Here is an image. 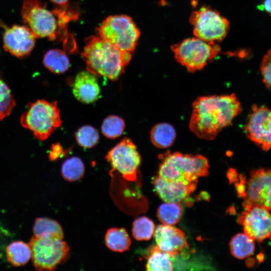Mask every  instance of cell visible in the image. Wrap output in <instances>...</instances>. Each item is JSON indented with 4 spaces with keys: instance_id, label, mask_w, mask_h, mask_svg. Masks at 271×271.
I'll list each match as a JSON object with an SVG mask.
<instances>
[{
    "instance_id": "10",
    "label": "cell",
    "mask_w": 271,
    "mask_h": 271,
    "mask_svg": "<svg viewBox=\"0 0 271 271\" xmlns=\"http://www.w3.org/2000/svg\"><path fill=\"white\" fill-rule=\"evenodd\" d=\"M32 259L38 270H53L68 257L69 247L63 239L34 235L30 240Z\"/></svg>"
},
{
    "instance_id": "24",
    "label": "cell",
    "mask_w": 271,
    "mask_h": 271,
    "mask_svg": "<svg viewBox=\"0 0 271 271\" xmlns=\"http://www.w3.org/2000/svg\"><path fill=\"white\" fill-rule=\"evenodd\" d=\"M173 258L167 253L161 250L156 246L151 251L146 263V269L148 271L172 270Z\"/></svg>"
},
{
    "instance_id": "8",
    "label": "cell",
    "mask_w": 271,
    "mask_h": 271,
    "mask_svg": "<svg viewBox=\"0 0 271 271\" xmlns=\"http://www.w3.org/2000/svg\"><path fill=\"white\" fill-rule=\"evenodd\" d=\"M189 20L194 36L210 43L222 41L230 28L229 21L218 11L208 6L193 11Z\"/></svg>"
},
{
    "instance_id": "13",
    "label": "cell",
    "mask_w": 271,
    "mask_h": 271,
    "mask_svg": "<svg viewBox=\"0 0 271 271\" xmlns=\"http://www.w3.org/2000/svg\"><path fill=\"white\" fill-rule=\"evenodd\" d=\"M237 219L244 233L253 240L262 241L271 235V213L259 206L244 208Z\"/></svg>"
},
{
    "instance_id": "12",
    "label": "cell",
    "mask_w": 271,
    "mask_h": 271,
    "mask_svg": "<svg viewBox=\"0 0 271 271\" xmlns=\"http://www.w3.org/2000/svg\"><path fill=\"white\" fill-rule=\"evenodd\" d=\"M244 129L246 137L262 150H271V108L253 105Z\"/></svg>"
},
{
    "instance_id": "4",
    "label": "cell",
    "mask_w": 271,
    "mask_h": 271,
    "mask_svg": "<svg viewBox=\"0 0 271 271\" xmlns=\"http://www.w3.org/2000/svg\"><path fill=\"white\" fill-rule=\"evenodd\" d=\"M207 159L200 155L168 153L163 159L158 175L169 180L198 181L209 174Z\"/></svg>"
},
{
    "instance_id": "7",
    "label": "cell",
    "mask_w": 271,
    "mask_h": 271,
    "mask_svg": "<svg viewBox=\"0 0 271 271\" xmlns=\"http://www.w3.org/2000/svg\"><path fill=\"white\" fill-rule=\"evenodd\" d=\"M96 31L100 38L130 53L134 50L141 34L131 18L124 15L108 17Z\"/></svg>"
},
{
    "instance_id": "5",
    "label": "cell",
    "mask_w": 271,
    "mask_h": 271,
    "mask_svg": "<svg viewBox=\"0 0 271 271\" xmlns=\"http://www.w3.org/2000/svg\"><path fill=\"white\" fill-rule=\"evenodd\" d=\"M178 63L191 72L203 69L221 52L220 47L195 37L184 39L171 46Z\"/></svg>"
},
{
    "instance_id": "22",
    "label": "cell",
    "mask_w": 271,
    "mask_h": 271,
    "mask_svg": "<svg viewBox=\"0 0 271 271\" xmlns=\"http://www.w3.org/2000/svg\"><path fill=\"white\" fill-rule=\"evenodd\" d=\"M43 63L47 69L57 74L66 72L70 64L69 59L64 51L58 49L48 51L44 56Z\"/></svg>"
},
{
    "instance_id": "29",
    "label": "cell",
    "mask_w": 271,
    "mask_h": 271,
    "mask_svg": "<svg viewBox=\"0 0 271 271\" xmlns=\"http://www.w3.org/2000/svg\"><path fill=\"white\" fill-rule=\"evenodd\" d=\"M15 105L11 89L0 77V121L10 115Z\"/></svg>"
},
{
    "instance_id": "34",
    "label": "cell",
    "mask_w": 271,
    "mask_h": 271,
    "mask_svg": "<svg viewBox=\"0 0 271 271\" xmlns=\"http://www.w3.org/2000/svg\"><path fill=\"white\" fill-rule=\"evenodd\" d=\"M51 2L59 6H64L69 0H50Z\"/></svg>"
},
{
    "instance_id": "14",
    "label": "cell",
    "mask_w": 271,
    "mask_h": 271,
    "mask_svg": "<svg viewBox=\"0 0 271 271\" xmlns=\"http://www.w3.org/2000/svg\"><path fill=\"white\" fill-rule=\"evenodd\" d=\"M36 38L26 26L14 25L4 33L5 50L18 58L28 57L35 47Z\"/></svg>"
},
{
    "instance_id": "11",
    "label": "cell",
    "mask_w": 271,
    "mask_h": 271,
    "mask_svg": "<svg viewBox=\"0 0 271 271\" xmlns=\"http://www.w3.org/2000/svg\"><path fill=\"white\" fill-rule=\"evenodd\" d=\"M105 159L111 165L112 171H117L127 181H137L141 158L136 146L130 139L121 140L109 150Z\"/></svg>"
},
{
    "instance_id": "21",
    "label": "cell",
    "mask_w": 271,
    "mask_h": 271,
    "mask_svg": "<svg viewBox=\"0 0 271 271\" xmlns=\"http://www.w3.org/2000/svg\"><path fill=\"white\" fill-rule=\"evenodd\" d=\"M105 243L110 250L122 252L129 249L131 240L124 228H111L105 233Z\"/></svg>"
},
{
    "instance_id": "15",
    "label": "cell",
    "mask_w": 271,
    "mask_h": 271,
    "mask_svg": "<svg viewBox=\"0 0 271 271\" xmlns=\"http://www.w3.org/2000/svg\"><path fill=\"white\" fill-rule=\"evenodd\" d=\"M198 181L169 180L158 175L153 184L158 195L165 202H181L196 189Z\"/></svg>"
},
{
    "instance_id": "17",
    "label": "cell",
    "mask_w": 271,
    "mask_h": 271,
    "mask_svg": "<svg viewBox=\"0 0 271 271\" xmlns=\"http://www.w3.org/2000/svg\"><path fill=\"white\" fill-rule=\"evenodd\" d=\"M97 76L87 70L77 74L72 85V93L79 101L89 104L98 99L101 90Z\"/></svg>"
},
{
    "instance_id": "2",
    "label": "cell",
    "mask_w": 271,
    "mask_h": 271,
    "mask_svg": "<svg viewBox=\"0 0 271 271\" xmlns=\"http://www.w3.org/2000/svg\"><path fill=\"white\" fill-rule=\"evenodd\" d=\"M82 56L87 71L98 76L115 80L124 72L131 58V53L120 50L100 37L85 39Z\"/></svg>"
},
{
    "instance_id": "28",
    "label": "cell",
    "mask_w": 271,
    "mask_h": 271,
    "mask_svg": "<svg viewBox=\"0 0 271 271\" xmlns=\"http://www.w3.org/2000/svg\"><path fill=\"white\" fill-rule=\"evenodd\" d=\"M125 128L124 120L120 117L111 115L106 117L101 124V132L108 139H114L120 137Z\"/></svg>"
},
{
    "instance_id": "31",
    "label": "cell",
    "mask_w": 271,
    "mask_h": 271,
    "mask_svg": "<svg viewBox=\"0 0 271 271\" xmlns=\"http://www.w3.org/2000/svg\"><path fill=\"white\" fill-rule=\"evenodd\" d=\"M260 70L263 83L267 88L271 89V49L268 50L263 56Z\"/></svg>"
},
{
    "instance_id": "20",
    "label": "cell",
    "mask_w": 271,
    "mask_h": 271,
    "mask_svg": "<svg viewBox=\"0 0 271 271\" xmlns=\"http://www.w3.org/2000/svg\"><path fill=\"white\" fill-rule=\"evenodd\" d=\"M9 262L14 266H20L28 263L32 257V250L29 244L23 241H15L6 248Z\"/></svg>"
},
{
    "instance_id": "27",
    "label": "cell",
    "mask_w": 271,
    "mask_h": 271,
    "mask_svg": "<svg viewBox=\"0 0 271 271\" xmlns=\"http://www.w3.org/2000/svg\"><path fill=\"white\" fill-rule=\"evenodd\" d=\"M155 227L153 221L149 218L142 216L132 223V234L137 240H148L154 234Z\"/></svg>"
},
{
    "instance_id": "30",
    "label": "cell",
    "mask_w": 271,
    "mask_h": 271,
    "mask_svg": "<svg viewBox=\"0 0 271 271\" xmlns=\"http://www.w3.org/2000/svg\"><path fill=\"white\" fill-rule=\"evenodd\" d=\"M75 139L78 145L85 148H90L98 143L99 137L98 131L90 125L80 127L75 133Z\"/></svg>"
},
{
    "instance_id": "18",
    "label": "cell",
    "mask_w": 271,
    "mask_h": 271,
    "mask_svg": "<svg viewBox=\"0 0 271 271\" xmlns=\"http://www.w3.org/2000/svg\"><path fill=\"white\" fill-rule=\"evenodd\" d=\"M34 235L40 237L63 239L64 233L62 227L56 220L46 218H37L33 227Z\"/></svg>"
},
{
    "instance_id": "32",
    "label": "cell",
    "mask_w": 271,
    "mask_h": 271,
    "mask_svg": "<svg viewBox=\"0 0 271 271\" xmlns=\"http://www.w3.org/2000/svg\"><path fill=\"white\" fill-rule=\"evenodd\" d=\"M63 153L62 146L59 143L53 144L49 153V158L51 161H55Z\"/></svg>"
},
{
    "instance_id": "25",
    "label": "cell",
    "mask_w": 271,
    "mask_h": 271,
    "mask_svg": "<svg viewBox=\"0 0 271 271\" xmlns=\"http://www.w3.org/2000/svg\"><path fill=\"white\" fill-rule=\"evenodd\" d=\"M183 212V208L180 202H166L160 205L157 215L163 224L173 225L179 221Z\"/></svg>"
},
{
    "instance_id": "16",
    "label": "cell",
    "mask_w": 271,
    "mask_h": 271,
    "mask_svg": "<svg viewBox=\"0 0 271 271\" xmlns=\"http://www.w3.org/2000/svg\"><path fill=\"white\" fill-rule=\"evenodd\" d=\"M154 234L158 248L173 258L180 255L188 248L185 233L172 225H159L155 229Z\"/></svg>"
},
{
    "instance_id": "6",
    "label": "cell",
    "mask_w": 271,
    "mask_h": 271,
    "mask_svg": "<svg viewBox=\"0 0 271 271\" xmlns=\"http://www.w3.org/2000/svg\"><path fill=\"white\" fill-rule=\"evenodd\" d=\"M235 184L237 193L244 199V208L256 206L271 210V170L259 168L250 173L247 180L242 175Z\"/></svg>"
},
{
    "instance_id": "26",
    "label": "cell",
    "mask_w": 271,
    "mask_h": 271,
    "mask_svg": "<svg viewBox=\"0 0 271 271\" xmlns=\"http://www.w3.org/2000/svg\"><path fill=\"white\" fill-rule=\"evenodd\" d=\"M84 172L83 162L77 157H72L66 160L61 167L63 177L69 182L80 180L83 176Z\"/></svg>"
},
{
    "instance_id": "3",
    "label": "cell",
    "mask_w": 271,
    "mask_h": 271,
    "mask_svg": "<svg viewBox=\"0 0 271 271\" xmlns=\"http://www.w3.org/2000/svg\"><path fill=\"white\" fill-rule=\"evenodd\" d=\"M20 120L21 125L41 141L49 138L62 123L57 102L45 99L29 103Z\"/></svg>"
},
{
    "instance_id": "23",
    "label": "cell",
    "mask_w": 271,
    "mask_h": 271,
    "mask_svg": "<svg viewBox=\"0 0 271 271\" xmlns=\"http://www.w3.org/2000/svg\"><path fill=\"white\" fill-rule=\"evenodd\" d=\"M254 240L246 234L238 233L231 239L229 246L231 254L235 257L242 259L251 255L255 249Z\"/></svg>"
},
{
    "instance_id": "19",
    "label": "cell",
    "mask_w": 271,
    "mask_h": 271,
    "mask_svg": "<svg viewBox=\"0 0 271 271\" xmlns=\"http://www.w3.org/2000/svg\"><path fill=\"white\" fill-rule=\"evenodd\" d=\"M176 132L169 123L163 122L155 125L151 129L150 139L157 148L165 149L171 146L175 141Z\"/></svg>"
},
{
    "instance_id": "9",
    "label": "cell",
    "mask_w": 271,
    "mask_h": 271,
    "mask_svg": "<svg viewBox=\"0 0 271 271\" xmlns=\"http://www.w3.org/2000/svg\"><path fill=\"white\" fill-rule=\"evenodd\" d=\"M23 22L36 38L56 39L59 26L56 16L40 0H24L21 12Z\"/></svg>"
},
{
    "instance_id": "1",
    "label": "cell",
    "mask_w": 271,
    "mask_h": 271,
    "mask_svg": "<svg viewBox=\"0 0 271 271\" xmlns=\"http://www.w3.org/2000/svg\"><path fill=\"white\" fill-rule=\"evenodd\" d=\"M241 110V103L233 93L199 97L193 103L189 128L198 138L212 140L231 124Z\"/></svg>"
},
{
    "instance_id": "33",
    "label": "cell",
    "mask_w": 271,
    "mask_h": 271,
    "mask_svg": "<svg viewBox=\"0 0 271 271\" xmlns=\"http://www.w3.org/2000/svg\"><path fill=\"white\" fill-rule=\"evenodd\" d=\"M259 7L261 10H264L271 16V0H264Z\"/></svg>"
}]
</instances>
